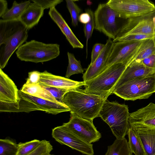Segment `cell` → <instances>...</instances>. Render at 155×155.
Wrapping results in <instances>:
<instances>
[{
  "instance_id": "obj_8",
  "label": "cell",
  "mask_w": 155,
  "mask_h": 155,
  "mask_svg": "<svg viewBox=\"0 0 155 155\" xmlns=\"http://www.w3.org/2000/svg\"><path fill=\"white\" fill-rule=\"evenodd\" d=\"M155 92V73L149 76L128 82L112 91L126 100L134 101L149 98Z\"/></svg>"
},
{
  "instance_id": "obj_23",
  "label": "cell",
  "mask_w": 155,
  "mask_h": 155,
  "mask_svg": "<svg viewBox=\"0 0 155 155\" xmlns=\"http://www.w3.org/2000/svg\"><path fill=\"white\" fill-rule=\"evenodd\" d=\"M105 155H133L125 138L116 139L112 144L108 146Z\"/></svg>"
},
{
  "instance_id": "obj_2",
  "label": "cell",
  "mask_w": 155,
  "mask_h": 155,
  "mask_svg": "<svg viewBox=\"0 0 155 155\" xmlns=\"http://www.w3.org/2000/svg\"><path fill=\"white\" fill-rule=\"evenodd\" d=\"M28 29L19 19H0V67L4 68L14 52L25 42Z\"/></svg>"
},
{
  "instance_id": "obj_28",
  "label": "cell",
  "mask_w": 155,
  "mask_h": 155,
  "mask_svg": "<svg viewBox=\"0 0 155 155\" xmlns=\"http://www.w3.org/2000/svg\"><path fill=\"white\" fill-rule=\"evenodd\" d=\"M18 146L8 139L0 140V155H18Z\"/></svg>"
},
{
  "instance_id": "obj_37",
  "label": "cell",
  "mask_w": 155,
  "mask_h": 155,
  "mask_svg": "<svg viewBox=\"0 0 155 155\" xmlns=\"http://www.w3.org/2000/svg\"><path fill=\"white\" fill-rule=\"evenodd\" d=\"M41 72L33 71L28 72V77L25 83L26 84H36L39 83Z\"/></svg>"
},
{
  "instance_id": "obj_15",
  "label": "cell",
  "mask_w": 155,
  "mask_h": 155,
  "mask_svg": "<svg viewBox=\"0 0 155 155\" xmlns=\"http://www.w3.org/2000/svg\"><path fill=\"white\" fill-rule=\"evenodd\" d=\"M114 43L111 39L108 38L107 40L105 47L99 56L92 64L88 65L83 74L82 78L84 82L95 78L105 69Z\"/></svg>"
},
{
  "instance_id": "obj_25",
  "label": "cell",
  "mask_w": 155,
  "mask_h": 155,
  "mask_svg": "<svg viewBox=\"0 0 155 155\" xmlns=\"http://www.w3.org/2000/svg\"><path fill=\"white\" fill-rule=\"evenodd\" d=\"M31 3L30 1H26L18 3L14 1L12 8L1 18L6 21L19 19L21 15L28 5Z\"/></svg>"
},
{
  "instance_id": "obj_42",
  "label": "cell",
  "mask_w": 155,
  "mask_h": 155,
  "mask_svg": "<svg viewBox=\"0 0 155 155\" xmlns=\"http://www.w3.org/2000/svg\"><path fill=\"white\" fill-rule=\"evenodd\" d=\"M154 39L155 44V37L154 38Z\"/></svg>"
},
{
  "instance_id": "obj_21",
  "label": "cell",
  "mask_w": 155,
  "mask_h": 155,
  "mask_svg": "<svg viewBox=\"0 0 155 155\" xmlns=\"http://www.w3.org/2000/svg\"><path fill=\"white\" fill-rule=\"evenodd\" d=\"M44 9L37 4L30 3L19 20L28 30L38 24L44 13Z\"/></svg>"
},
{
  "instance_id": "obj_39",
  "label": "cell",
  "mask_w": 155,
  "mask_h": 155,
  "mask_svg": "<svg viewBox=\"0 0 155 155\" xmlns=\"http://www.w3.org/2000/svg\"><path fill=\"white\" fill-rule=\"evenodd\" d=\"M8 10L7 2L5 0H0V18H1Z\"/></svg>"
},
{
  "instance_id": "obj_5",
  "label": "cell",
  "mask_w": 155,
  "mask_h": 155,
  "mask_svg": "<svg viewBox=\"0 0 155 155\" xmlns=\"http://www.w3.org/2000/svg\"><path fill=\"white\" fill-rule=\"evenodd\" d=\"M20 100L18 104L10 103L8 112H25L40 110L54 115L70 111L68 107L63 103L56 102L32 96L19 90Z\"/></svg>"
},
{
  "instance_id": "obj_18",
  "label": "cell",
  "mask_w": 155,
  "mask_h": 155,
  "mask_svg": "<svg viewBox=\"0 0 155 155\" xmlns=\"http://www.w3.org/2000/svg\"><path fill=\"white\" fill-rule=\"evenodd\" d=\"M155 73V70L146 67L141 62L133 61L127 66L114 89L130 81L147 77Z\"/></svg>"
},
{
  "instance_id": "obj_6",
  "label": "cell",
  "mask_w": 155,
  "mask_h": 155,
  "mask_svg": "<svg viewBox=\"0 0 155 155\" xmlns=\"http://www.w3.org/2000/svg\"><path fill=\"white\" fill-rule=\"evenodd\" d=\"M60 53L59 45L46 44L34 40L24 44L16 51L17 57L21 61L36 63L56 58Z\"/></svg>"
},
{
  "instance_id": "obj_33",
  "label": "cell",
  "mask_w": 155,
  "mask_h": 155,
  "mask_svg": "<svg viewBox=\"0 0 155 155\" xmlns=\"http://www.w3.org/2000/svg\"><path fill=\"white\" fill-rule=\"evenodd\" d=\"M53 149L50 142L46 140H41L40 145L35 150L27 155H42L50 153Z\"/></svg>"
},
{
  "instance_id": "obj_19",
  "label": "cell",
  "mask_w": 155,
  "mask_h": 155,
  "mask_svg": "<svg viewBox=\"0 0 155 155\" xmlns=\"http://www.w3.org/2000/svg\"><path fill=\"white\" fill-rule=\"evenodd\" d=\"M48 15L60 29L73 48H83L84 45L77 38L61 15L55 7L50 9Z\"/></svg>"
},
{
  "instance_id": "obj_29",
  "label": "cell",
  "mask_w": 155,
  "mask_h": 155,
  "mask_svg": "<svg viewBox=\"0 0 155 155\" xmlns=\"http://www.w3.org/2000/svg\"><path fill=\"white\" fill-rule=\"evenodd\" d=\"M41 140L34 139L25 143L18 144V155H27L35 150L40 145Z\"/></svg>"
},
{
  "instance_id": "obj_17",
  "label": "cell",
  "mask_w": 155,
  "mask_h": 155,
  "mask_svg": "<svg viewBox=\"0 0 155 155\" xmlns=\"http://www.w3.org/2000/svg\"><path fill=\"white\" fill-rule=\"evenodd\" d=\"M19 90L13 81L0 69V102L18 104Z\"/></svg>"
},
{
  "instance_id": "obj_41",
  "label": "cell",
  "mask_w": 155,
  "mask_h": 155,
  "mask_svg": "<svg viewBox=\"0 0 155 155\" xmlns=\"http://www.w3.org/2000/svg\"><path fill=\"white\" fill-rule=\"evenodd\" d=\"M42 155H54L52 154H50V153H46V154H43Z\"/></svg>"
},
{
  "instance_id": "obj_4",
  "label": "cell",
  "mask_w": 155,
  "mask_h": 155,
  "mask_svg": "<svg viewBox=\"0 0 155 155\" xmlns=\"http://www.w3.org/2000/svg\"><path fill=\"white\" fill-rule=\"evenodd\" d=\"M127 66L121 63L114 64L106 68L95 78L85 82L84 91L100 95L106 99L114 88Z\"/></svg>"
},
{
  "instance_id": "obj_30",
  "label": "cell",
  "mask_w": 155,
  "mask_h": 155,
  "mask_svg": "<svg viewBox=\"0 0 155 155\" xmlns=\"http://www.w3.org/2000/svg\"><path fill=\"white\" fill-rule=\"evenodd\" d=\"M67 8L70 12L71 18L72 25L74 27L78 25L79 17L82 9L75 3L74 1L66 0Z\"/></svg>"
},
{
  "instance_id": "obj_38",
  "label": "cell",
  "mask_w": 155,
  "mask_h": 155,
  "mask_svg": "<svg viewBox=\"0 0 155 155\" xmlns=\"http://www.w3.org/2000/svg\"><path fill=\"white\" fill-rule=\"evenodd\" d=\"M141 62L146 67L155 70V53L144 59Z\"/></svg>"
},
{
  "instance_id": "obj_14",
  "label": "cell",
  "mask_w": 155,
  "mask_h": 155,
  "mask_svg": "<svg viewBox=\"0 0 155 155\" xmlns=\"http://www.w3.org/2000/svg\"><path fill=\"white\" fill-rule=\"evenodd\" d=\"M128 122L130 126H142L155 129V104L150 103L130 113Z\"/></svg>"
},
{
  "instance_id": "obj_40",
  "label": "cell",
  "mask_w": 155,
  "mask_h": 155,
  "mask_svg": "<svg viewBox=\"0 0 155 155\" xmlns=\"http://www.w3.org/2000/svg\"><path fill=\"white\" fill-rule=\"evenodd\" d=\"M90 16L87 12L81 13L79 15L78 21L84 24L89 22L90 20Z\"/></svg>"
},
{
  "instance_id": "obj_36",
  "label": "cell",
  "mask_w": 155,
  "mask_h": 155,
  "mask_svg": "<svg viewBox=\"0 0 155 155\" xmlns=\"http://www.w3.org/2000/svg\"><path fill=\"white\" fill-rule=\"evenodd\" d=\"M105 44H95L93 47L91 54V61L90 64H92L99 56L104 48Z\"/></svg>"
},
{
  "instance_id": "obj_3",
  "label": "cell",
  "mask_w": 155,
  "mask_h": 155,
  "mask_svg": "<svg viewBox=\"0 0 155 155\" xmlns=\"http://www.w3.org/2000/svg\"><path fill=\"white\" fill-rule=\"evenodd\" d=\"M129 114L127 105L107 99L100 111L99 117L109 126L117 139H122L127 134Z\"/></svg>"
},
{
  "instance_id": "obj_7",
  "label": "cell",
  "mask_w": 155,
  "mask_h": 155,
  "mask_svg": "<svg viewBox=\"0 0 155 155\" xmlns=\"http://www.w3.org/2000/svg\"><path fill=\"white\" fill-rule=\"evenodd\" d=\"M95 29L109 38L115 39L128 19L110 8L106 3L100 4L94 12Z\"/></svg>"
},
{
  "instance_id": "obj_32",
  "label": "cell",
  "mask_w": 155,
  "mask_h": 155,
  "mask_svg": "<svg viewBox=\"0 0 155 155\" xmlns=\"http://www.w3.org/2000/svg\"><path fill=\"white\" fill-rule=\"evenodd\" d=\"M41 87L57 101L63 103L62 99L63 96L67 92L69 91V90L53 87Z\"/></svg>"
},
{
  "instance_id": "obj_31",
  "label": "cell",
  "mask_w": 155,
  "mask_h": 155,
  "mask_svg": "<svg viewBox=\"0 0 155 155\" xmlns=\"http://www.w3.org/2000/svg\"><path fill=\"white\" fill-rule=\"evenodd\" d=\"M86 12L88 13L90 16V20L89 22L84 24V28L85 36L86 38V51L87 57V42L89 39L91 37L93 31L95 28V22L94 18V13L90 9L85 10Z\"/></svg>"
},
{
  "instance_id": "obj_12",
  "label": "cell",
  "mask_w": 155,
  "mask_h": 155,
  "mask_svg": "<svg viewBox=\"0 0 155 155\" xmlns=\"http://www.w3.org/2000/svg\"><path fill=\"white\" fill-rule=\"evenodd\" d=\"M63 125L89 143L98 141L101 137L93 121L80 117L73 113H71L69 121Z\"/></svg>"
},
{
  "instance_id": "obj_24",
  "label": "cell",
  "mask_w": 155,
  "mask_h": 155,
  "mask_svg": "<svg viewBox=\"0 0 155 155\" xmlns=\"http://www.w3.org/2000/svg\"><path fill=\"white\" fill-rule=\"evenodd\" d=\"M154 53L155 44L154 38L144 40L130 63L134 61L140 62L144 59Z\"/></svg>"
},
{
  "instance_id": "obj_13",
  "label": "cell",
  "mask_w": 155,
  "mask_h": 155,
  "mask_svg": "<svg viewBox=\"0 0 155 155\" xmlns=\"http://www.w3.org/2000/svg\"><path fill=\"white\" fill-rule=\"evenodd\" d=\"M143 40L120 41L114 42L106 68L115 64L121 63L127 66L135 55Z\"/></svg>"
},
{
  "instance_id": "obj_35",
  "label": "cell",
  "mask_w": 155,
  "mask_h": 155,
  "mask_svg": "<svg viewBox=\"0 0 155 155\" xmlns=\"http://www.w3.org/2000/svg\"><path fill=\"white\" fill-rule=\"evenodd\" d=\"M155 37V35L133 34L129 35L122 38L119 39L117 41H140L153 38Z\"/></svg>"
},
{
  "instance_id": "obj_16",
  "label": "cell",
  "mask_w": 155,
  "mask_h": 155,
  "mask_svg": "<svg viewBox=\"0 0 155 155\" xmlns=\"http://www.w3.org/2000/svg\"><path fill=\"white\" fill-rule=\"evenodd\" d=\"M39 84L41 86L53 87L70 90L84 86L83 81H73L54 75L45 71L41 72Z\"/></svg>"
},
{
  "instance_id": "obj_20",
  "label": "cell",
  "mask_w": 155,
  "mask_h": 155,
  "mask_svg": "<svg viewBox=\"0 0 155 155\" xmlns=\"http://www.w3.org/2000/svg\"><path fill=\"white\" fill-rule=\"evenodd\" d=\"M130 127L138 135L145 155H155V129L142 126Z\"/></svg>"
},
{
  "instance_id": "obj_11",
  "label": "cell",
  "mask_w": 155,
  "mask_h": 155,
  "mask_svg": "<svg viewBox=\"0 0 155 155\" xmlns=\"http://www.w3.org/2000/svg\"><path fill=\"white\" fill-rule=\"evenodd\" d=\"M52 136L55 140L62 145L87 155H94L93 144L81 138L63 125L53 129Z\"/></svg>"
},
{
  "instance_id": "obj_34",
  "label": "cell",
  "mask_w": 155,
  "mask_h": 155,
  "mask_svg": "<svg viewBox=\"0 0 155 155\" xmlns=\"http://www.w3.org/2000/svg\"><path fill=\"white\" fill-rule=\"evenodd\" d=\"M31 1L37 4L44 10L54 8L63 1L62 0H32Z\"/></svg>"
},
{
  "instance_id": "obj_9",
  "label": "cell",
  "mask_w": 155,
  "mask_h": 155,
  "mask_svg": "<svg viewBox=\"0 0 155 155\" xmlns=\"http://www.w3.org/2000/svg\"><path fill=\"white\" fill-rule=\"evenodd\" d=\"M133 34L155 35V10L128 19L113 41L115 42L122 38Z\"/></svg>"
},
{
  "instance_id": "obj_27",
  "label": "cell",
  "mask_w": 155,
  "mask_h": 155,
  "mask_svg": "<svg viewBox=\"0 0 155 155\" xmlns=\"http://www.w3.org/2000/svg\"><path fill=\"white\" fill-rule=\"evenodd\" d=\"M67 55L68 64L65 77L69 79L72 75L79 74H83L84 70L81 65V61L77 60L72 53L68 52Z\"/></svg>"
},
{
  "instance_id": "obj_10",
  "label": "cell",
  "mask_w": 155,
  "mask_h": 155,
  "mask_svg": "<svg viewBox=\"0 0 155 155\" xmlns=\"http://www.w3.org/2000/svg\"><path fill=\"white\" fill-rule=\"evenodd\" d=\"M110 8L128 19L155 10V5L148 0H110L106 3Z\"/></svg>"
},
{
  "instance_id": "obj_1",
  "label": "cell",
  "mask_w": 155,
  "mask_h": 155,
  "mask_svg": "<svg viewBox=\"0 0 155 155\" xmlns=\"http://www.w3.org/2000/svg\"><path fill=\"white\" fill-rule=\"evenodd\" d=\"M106 99L96 94L87 93L76 88L69 90L64 95L63 103L68 106L70 113L81 118L93 121L99 114Z\"/></svg>"
},
{
  "instance_id": "obj_22",
  "label": "cell",
  "mask_w": 155,
  "mask_h": 155,
  "mask_svg": "<svg viewBox=\"0 0 155 155\" xmlns=\"http://www.w3.org/2000/svg\"><path fill=\"white\" fill-rule=\"evenodd\" d=\"M20 90L23 93L32 96L56 102H60L44 89L39 83L36 84H25Z\"/></svg>"
},
{
  "instance_id": "obj_26",
  "label": "cell",
  "mask_w": 155,
  "mask_h": 155,
  "mask_svg": "<svg viewBox=\"0 0 155 155\" xmlns=\"http://www.w3.org/2000/svg\"><path fill=\"white\" fill-rule=\"evenodd\" d=\"M127 135L128 144L131 152L135 155H145L140 140L135 130L129 126Z\"/></svg>"
}]
</instances>
